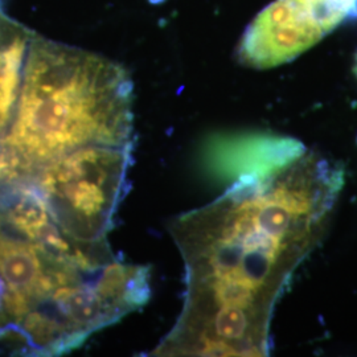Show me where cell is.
Listing matches in <instances>:
<instances>
[{
	"instance_id": "cell-5",
	"label": "cell",
	"mask_w": 357,
	"mask_h": 357,
	"mask_svg": "<svg viewBox=\"0 0 357 357\" xmlns=\"http://www.w3.org/2000/svg\"><path fill=\"white\" fill-rule=\"evenodd\" d=\"M355 17L357 0H275L246 28L237 57L255 69L290 63Z\"/></svg>"
},
{
	"instance_id": "cell-6",
	"label": "cell",
	"mask_w": 357,
	"mask_h": 357,
	"mask_svg": "<svg viewBox=\"0 0 357 357\" xmlns=\"http://www.w3.org/2000/svg\"><path fill=\"white\" fill-rule=\"evenodd\" d=\"M306 150L294 138L268 132L222 134L206 143L204 165L213 178L233 184L286 166Z\"/></svg>"
},
{
	"instance_id": "cell-7",
	"label": "cell",
	"mask_w": 357,
	"mask_h": 357,
	"mask_svg": "<svg viewBox=\"0 0 357 357\" xmlns=\"http://www.w3.org/2000/svg\"><path fill=\"white\" fill-rule=\"evenodd\" d=\"M33 33L0 7V141L13 125Z\"/></svg>"
},
{
	"instance_id": "cell-1",
	"label": "cell",
	"mask_w": 357,
	"mask_h": 357,
	"mask_svg": "<svg viewBox=\"0 0 357 357\" xmlns=\"http://www.w3.org/2000/svg\"><path fill=\"white\" fill-rule=\"evenodd\" d=\"M344 175L340 163L307 149L175 217L184 303L153 355L268 356L274 308L328 228Z\"/></svg>"
},
{
	"instance_id": "cell-10",
	"label": "cell",
	"mask_w": 357,
	"mask_h": 357,
	"mask_svg": "<svg viewBox=\"0 0 357 357\" xmlns=\"http://www.w3.org/2000/svg\"><path fill=\"white\" fill-rule=\"evenodd\" d=\"M355 72H356V76H357V59H356V68H355Z\"/></svg>"
},
{
	"instance_id": "cell-2",
	"label": "cell",
	"mask_w": 357,
	"mask_h": 357,
	"mask_svg": "<svg viewBox=\"0 0 357 357\" xmlns=\"http://www.w3.org/2000/svg\"><path fill=\"white\" fill-rule=\"evenodd\" d=\"M4 143L31 171L77 149L134 143V84L101 54L33 33Z\"/></svg>"
},
{
	"instance_id": "cell-9",
	"label": "cell",
	"mask_w": 357,
	"mask_h": 357,
	"mask_svg": "<svg viewBox=\"0 0 357 357\" xmlns=\"http://www.w3.org/2000/svg\"><path fill=\"white\" fill-rule=\"evenodd\" d=\"M153 4H160V3H163L165 0H150Z\"/></svg>"
},
{
	"instance_id": "cell-4",
	"label": "cell",
	"mask_w": 357,
	"mask_h": 357,
	"mask_svg": "<svg viewBox=\"0 0 357 357\" xmlns=\"http://www.w3.org/2000/svg\"><path fill=\"white\" fill-rule=\"evenodd\" d=\"M134 143L94 144L38 167L32 178L52 221L77 243L107 241L128 191Z\"/></svg>"
},
{
	"instance_id": "cell-8",
	"label": "cell",
	"mask_w": 357,
	"mask_h": 357,
	"mask_svg": "<svg viewBox=\"0 0 357 357\" xmlns=\"http://www.w3.org/2000/svg\"><path fill=\"white\" fill-rule=\"evenodd\" d=\"M11 333V319L7 310V289L0 277V337H8Z\"/></svg>"
},
{
	"instance_id": "cell-3",
	"label": "cell",
	"mask_w": 357,
	"mask_h": 357,
	"mask_svg": "<svg viewBox=\"0 0 357 357\" xmlns=\"http://www.w3.org/2000/svg\"><path fill=\"white\" fill-rule=\"evenodd\" d=\"M149 266L115 257L81 281L61 287L28 314L13 332L28 355L60 356L84 344L94 332L144 306L151 295Z\"/></svg>"
}]
</instances>
